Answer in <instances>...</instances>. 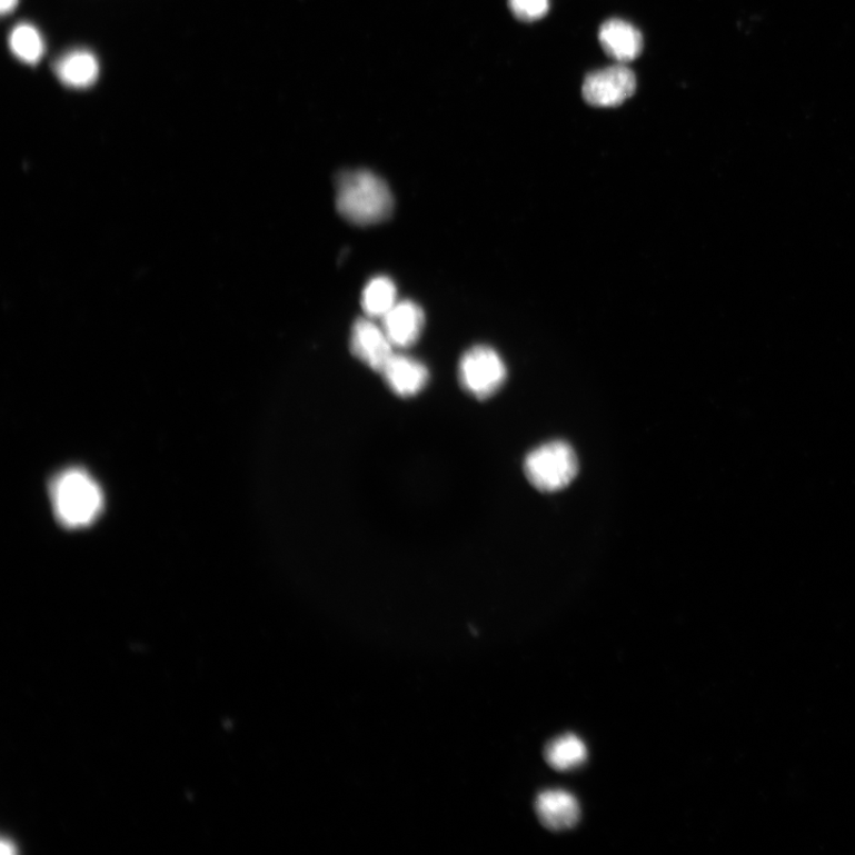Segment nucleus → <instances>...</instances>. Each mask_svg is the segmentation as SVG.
<instances>
[{"mask_svg":"<svg viewBox=\"0 0 855 855\" xmlns=\"http://www.w3.org/2000/svg\"><path fill=\"white\" fill-rule=\"evenodd\" d=\"M599 42L609 58L622 63L634 61L643 50L639 30L618 19L608 20L600 27Z\"/></svg>","mask_w":855,"mask_h":855,"instance_id":"obj_10","label":"nucleus"},{"mask_svg":"<svg viewBox=\"0 0 855 855\" xmlns=\"http://www.w3.org/2000/svg\"><path fill=\"white\" fill-rule=\"evenodd\" d=\"M337 209L340 216L357 226L377 225L388 220L395 200L391 189L377 173L345 170L336 178Z\"/></svg>","mask_w":855,"mask_h":855,"instance_id":"obj_1","label":"nucleus"},{"mask_svg":"<svg viewBox=\"0 0 855 855\" xmlns=\"http://www.w3.org/2000/svg\"><path fill=\"white\" fill-rule=\"evenodd\" d=\"M351 352L370 369L381 372L395 354L386 330L368 317L358 319L351 330Z\"/></svg>","mask_w":855,"mask_h":855,"instance_id":"obj_6","label":"nucleus"},{"mask_svg":"<svg viewBox=\"0 0 855 855\" xmlns=\"http://www.w3.org/2000/svg\"><path fill=\"white\" fill-rule=\"evenodd\" d=\"M578 470L577 454L564 441L539 446L525 461V474L540 493L564 490L577 477Z\"/></svg>","mask_w":855,"mask_h":855,"instance_id":"obj_3","label":"nucleus"},{"mask_svg":"<svg viewBox=\"0 0 855 855\" xmlns=\"http://www.w3.org/2000/svg\"><path fill=\"white\" fill-rule=\"evenodd\" d=\"M509 8L517 20L533 22L549 11V0H509Z\"/></svg>","mask_w":855,"mask_h":855,"instance_id":"obj_15","label":"nucleus"},{"mask_svg":"<svg viewBox=\"0 0 855 855\" xmlns=\"http://www.w3.org/2000/svg\"><path fill=\"white\" fill-rule=\"evenodd\" d=\"M535 807L540 824L550 831L570 829L580 819L579 802L577 797L566 791L540 793L536 798Z\"/></svg>","mask_w":855,"mask_h":855,"instance_id":"obj_8","label":"nucleus"},{"mask_svg":"<svg viewBox=\"0 0 855 855\" xmlns=\"http://www.w3.org/2000/svg\"><path fill=\"white\" fill-rule=\"evenodd\" d=\"M425 324V311L412 301H398L381 319V327L391 344L400 350H406L420 339Z\"/></svg>","mask_w":855,"mask_h":855,"instance_id":"obj_7","label":"nucleus"},{"mask_svg":"<svg viewBox=\"0 0 855 855\" xmlns=\"http://www.w3.org/2000/svg\"><path fill=\"white\" fill-rule=\"evenodd\" d=\"M10 46L14 56L28 63L38 62L44 50L40 32L31 26L17 27L10 38Z\"/></svg>","mask_w":855,"mask_h":855,"instance_id":"obj_14","label":"nucleus"},{"mask_svg":"<svg viewBox=\"0 0 855 855\" xmlns=\"http://www.w3.org/2000/svg\"><path fill=\"white\" fill-rule=\"evenodd\" d=\"M380 374L390 390L404 398L420 394L429 381L427 366L406 355L394 354Z\"/></svg>","mask_w":855,"mask_h":855,"instance_id":"obj_9","label":"nucleus"},{"mask_svg":"<svg viewBox=\"0 0 855 855\" xmlns=\"http://www.w3.org/2000/svg\"><path fill=\"white\" fill-rule=\"evenodd\" d=\"M587 756L585 743L575 735H565L551 740L545 753L546 760L557 772L578 769L587 760Z\"/></svg>","mask_w":855,"mask_h":855,"instance_id":"obj_12","label":"nucleus"},{"mask_svg":"<svg viewBox=\"0 0 855 855\" xmlns=\"http://www.w3.org/2000/svg\"><path fill=\"white\" fill-rule=\"evenodd\" d=\"M508 376L501 357L493 347L478 345L469 348L459 362V380L463 389L478 399L497 394Z\"/></svg>","mask_w":855,"mask_h":855,"instance_id":"obj_4","label":"nucleus"},{"mask_svg":"<svg viewBox=\"0 0 855 855\" xmlns=\"http://www.w3.org/2000/svg\"><path fill=\"white\" fill-rule=\"evenodd\" d=\"M17 3H19V0H2L0 9H2L3 13H8L16 8Z\"/></svg>","mask_w":855,"mask_h":855,"instance_id":"obj_16","label":"nucleus"},{"mask_svg":"<svg viewBox=\"0 0 855 855\" xmlns=\"http://www.w3.org/2000/svg\"><path fill=\"white\" fill-rule=\"evenodd\" d=\"M52 508L69 529L89 527L103 509V495L96 480L81 468H69L50 483Z\"/></svg>","mask_w":855,"mask_h":855,"instance_id":"obj_2","label":"nucleus"},{"mask_svg":"<svg viewBox=\"0 0 855 855\" xmlns=\"http://www.w3.org/2000/svg\"><path fill=\"white\" fill-rule=\"evenodd\" d=\"M636 89L632 69L617 64L589 73L584 80L583 97L590 107L615 108L632 98Z\"/></svg>","mask_w":855,"mask_h":855,"instance_id":"obj_5","label":"nucleus"},{"mask_svg":"<svg viewBox=\"0 0 855 855\" xmlns=\"http://www.w3.org/2000/svg\"><path fill=\"white\" fill-rule=\"evenodd\" d=\"M397 288L392 279L387 276H377L370 279L361 294V307L365 317L381 320L395 307Z\"/></svg>","mask_w":855,"mask_h":855,"instance_id":"obj_11","label":"nucleus"},{"mask_svg":"<svg viewBox=\"0 0 855 855\" xmlns=\"http://www.w3.org/2000/svg\"><path fill=\"white\" fill-rule=\"evenodd\" d=\"M99 72L97 59L87 51H74L58 64V74L68 86L86 87L92 84Z\"/></svg>","mask_w":855,"mask_h":855,"instance_id":"obj_13","label":"nucleus"}]
</instances>
